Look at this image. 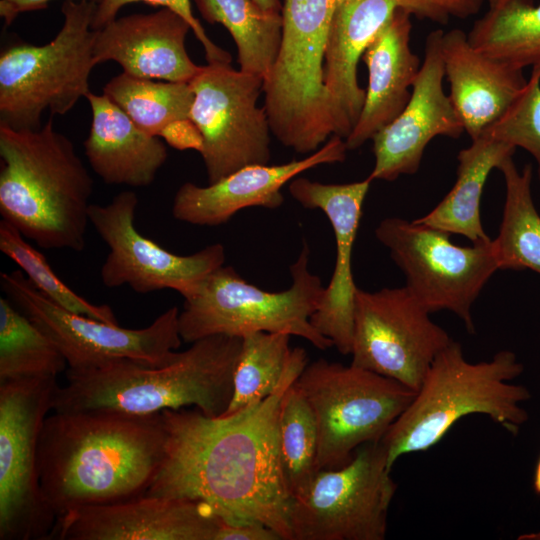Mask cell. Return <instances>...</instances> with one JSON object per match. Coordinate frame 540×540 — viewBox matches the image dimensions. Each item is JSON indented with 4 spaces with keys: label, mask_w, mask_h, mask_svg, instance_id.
I'll return each instance as SVG.
<instances>
[{
    "label": "cell",
    "mask_w": 540,
    "mask_h": 540,
    "mask_svg": "<svg viewBox=\"0 0 540 540\" xmlns=\"http://www.w3.org/2000/svg\"><path fill=\"white\" fill-rule=\"evenodd\" d=\"M307 364L305 353L273 394L228 416L163 410L164 458L145 494L202 501L225 521L260 522L281 540H292L279 411L283 394Z\"/></svg>",
    "instance_id": "1"
},
{
    "label": "cell",
    "mask_w": 540,
    "mask_h": 540,
    "mask_svg": "<svg viewBox=\"0 0 540 540\" xmlns=\"http://www.w3.org/2000/svg\"><path fill=\"white\" fill-rule=\"evenodd\" d=\"M166 438L161 412H54L38 443L44 500L57 519L145 495L163 461Z\"/></svg>",
    "instance_id": "2"
},
{
    "label": "cell",
    "mask_w": 540,
    "mask_h": 540,
    "mask_svg": "<svg viewBox=\"0 0 540 540\" xmlns=\"http://www.w3.org/2000/svg\"><path fill=\"white\" fill-rule=\"evenodd\" d=\"M241 347L242 337L212 335L161 365L123 359L90 370L67 369V383L56 388L52 410L151 415L192 406L219 417L233 395Z\"/></svg>",
    "instance_id": "3"
},
{
    "label": "cell",
    "mask_w": 540,
    "mask_h": 540,
    "mask_svg": "<svg viewBox=\"0 0 540 540\" xmlns=\"http://www.w3.org/2000/svg\"><path fill=\"white\" fill-rule=\"evenodd\" d=\"M0 214L44 249L86 246L93 180L52 118L36 130L0 124Z\"/></svg>",
    "instance_id": "4"
},
{
    "label": "cell",
    "mask_w": 540,
    "mask_h": 540,
    "mask_svg": "<svg viewBox=\"0 0 540 540\" xmlns=\"http://www.w3.org/2000/svg\"><path fill=\"white\" fill-rule=\"evenodd\" d=\"M523 370L509 350L499 351L488 361L471 363L461 345L452 340L434 359L412 401L381 440L389 467L404 454L432 448L458 420L471 414L486 415L516 435L529 417L521 404L531 398L530 391L511 383Z\"/></svg>",
    "instance_id": "5"
},
{
    "label": "cell",
    "mask_w": 540,
    "mask_h": 540,
    "mask_svg": "<svg viewBox=\"0 0 540 540\" xmlns=\"http://www.w3.org/2000/svg\"><path fill=\"white\" fill-rule=\"evenodd\" d=\"M338 0H285L277 56L263 79L271 133L284 146L311 154L352 126L324 83L326 43Z\"/></svg>",
    "instance_id": "6"
},
{
    "label": "cell",
    "mask_w": 540,
    "mask_h": 540,
    "mask_svg": "<svg viewBox=\"0 0 540 540\" xmlns=\"http://www.w3.org/2000/svg\"><path fill=\"white\" fill-rule=\"evenodd\" d=\"M309 258L310 249L304 242L290 266V286L277 292L249 283L231 266L219 267L194 295L184 299L178 316L182 340L193 343L212 335L244 337L273 332L301 337L320 350L333 347L311 323L325 287L310 271Z\"/></svg>",
    "instance_id": "7"
},
{
    "label": "cell",
    "mask_w": 540,
    "mask_h": 540,
    "mask_svg": "<svg viewBox=\"0 0 540 540\" xmlns=\"http://www.w3.org/2000/svg\"><path fill=\"white\" fill-rule=\"evenodd\" d=\"M97 3L65 0L63 25L44 45L15 43L0 55V124L15 130L41 128L48 110L64 115L90 92L93 55L92 21Z\"/></svg>",
    "instance_id": "8"
},
{
    "label": "cell",
    "mask_w": 540,
    "mask_h": 540,
    "mask_svg": "<svg viewBox=\"0 0 540 540\" xmlns=\"http://www.w3.org/2000/svg\"><path fill=\"white\" fill-rule=\"evenodd\" d=\"M294 384L316 420L318 471L338 469L363 444L381 441L415 395L393 379L323 358L308 363Z\"/></svg>",
    "instance_id": "9"
},
{
    "label": "cell",
    "mask_w": 540,
    "mask_h": 540,
    "mask_svg": "<svg viewBox=\"0 0 540 540\" xmlns=\"http://www.w3.org/2000/svg\"><path fill=\"white\" fill-rule=\"evenodd\" d=\"M381 441L360 446L346 465L319 470L292 497V540H384L397 485Z\"/></svg>",
    "instance_id": "10"
},
{
    "label": "cell",
    "mask_w": 540,
    "mask_h": 540,
    "mask_svg": "<svg viewBox=\"0 0 540 540\" xmlns=\"http://www.w3.org/2000/svg\"><path fill=\"white\" fill-rule=\"evenodd\" d=\"M0 285L6 297L55 343L70 370H90L123 359L165 364L183 341L176 306L145 328L129 329L56 305L22 270L1 272Z\"/></svg>",
    "instance_id": "11"
},
{
    "label": "cell",
    "mask_w": 540,
    "mask_h": 540,
    "mask_svg": "<svg viewBox=\"0 0 540 540\" xmlns=\"http://www.w3.org/2000/svg\"><path fill=\"white\" fill-rule=\"evenodd\" d=\"M57 387L55 376L0 383V540L48 539L55 524L37 455Z\"/></svg>",
    "instance_id": "12"
},
{
    "label": "cell",
    "mask_w": 540,
    "mask_h": 540,
    "mask_svg": "<svg viewBox=\"0 0 540 540\" xmlns=\"http://www.w3.org/2000/svg\"><path fill=\"white\" fill-rule=\"evenodd\" d=\"M450 235L397 217L383 219L375 229L419 303L430 314L451 311L474 333L472 305L499 270L493 239L462 247L453 244Z\"/></svg>",
    "instance_id": "13"
},
{
    "label": "cell",
    "mask_w": 540,
    "mask_h": 540,
    "mask_svg": "<svg viewBox=\"0 0 540 540\" xmlns=\"http://www.w3.org/2000/svg\"><path fill=\"white\" fill-rule=\"evenodd\" d=\"M189 83V118L202 137L199 153L209 184L243 167L268 164L272 133L264 106H257L263 78L213 62L200 66Z\"/></svg>",
    "instance_id": "14"
},
{
    "label": "cell",
    "mask_w": 540,
    "mask_h": 540,
    "mask_svg": "<svg viewBox=\"0 0 540 540\" xmlns=\"http://www.w3.org/2000/svg\"><path fill=\"white\" fill-rule=\"evenodd\" d=\"M406 287L357 289L352 365L417 391L437 355L452 339Z\"/></svg>",
    "instance_id": "15"
},
{
    "label": "cell",
    "mask_w": 540,
    "mask_h": 540,
    "mask_svg": "<svg viewBox=\"0 0 540 540\" xmlns=\"http://www.w3.org/2000/svg\"><path fill=\"white\" fill-rule=\"evenodd\" d=\"M137 205L133 191H122L104 205H90L89 221L109 247L100 269L102 283L107 288L127 285L139 294L171 289L184 299L191 297L224 265V246L214 243L190 255L170 252L136 229Z\"/></svg>",
    "instance_id": "16"
},
{
    "label": "cell",
    "mask_w": 540,
    "mask_h": 540,
    "mask_svg": "<svg viewBox=\"0 0 540 540\" xmlns=\"http://www.w3.org/2000/svg\"><path fill=\"white\" fill-rule=\"evenodd\" d=\"M443 33L439 29L428 35L424 60L408 103L393 121L372 137L375 163L368 176L372 181H394L401 175L415 174L427 144L434 137L458 138L465 131L457 110L443 90Z\"/></svg>",
    "instance_id": "17"
},
{
    "label": "cell",
    "mask_w": 540,
    "mask_h": 540,
    "mask_svg": "<svg viewBox=\"0 0 540 540\" xmlns=\"http://www.w3.org/2000/svg\"><path fill=\"white\" fill-rule=\"evenodd\" d=\"M220 518L205 502L142 495L56 519L48 539L215 540Z\"/></svg>",
    "instance_id": "18"
},
{
    "label": "cell",
    "mask_w": 540,
    "mask_h": 540,
    "mask_svg": "<svg viewBox=\"0 0 540 540\" xmlns=\"http://www.w3.org/2000/svg\"><path fill=\"white\" fill-rule=\"evenodd\" d=\"M371 182L367 177L352 183L325 184L295 177L288 187L290 195L303 207L321 210L333 229L335 266L311 323L343 355L351 354L352 348L354 303L358 289L352 273V254Z\"/></svg>",
    "instance_id": "19"
},
{
    "label": "cell",
    "mask_w": 540,
    "mask_h": 540,
    "mask_svg": "<svg viewBox=\"0 0 540 540\" xmlns=\"http://www.w3.org/2000/svg\"><path fill=\"white\" fill-rule=\"evenodd\" d=\"M347 150L345 139L334 135L300 160L249 165L207 186L186 182L175 193L172 215L192 225L218 226L245 208L276 209L284 202L281 190L285 184L311 168L344 161Z\"/></svg>",
    "instance_id": "20"
},
{
    "label": "cell",
    "mask_w": 540,
    "mask_h": 540,
    "mask_svg": "<svg viewBox=\"0 0 540 540\" xmlns=\"http://www.w3.org/2000/svg\"><path fill=\"white\" fill-rule=\"evenodd\" d=\"M399 9L439 24L450 17L436 0H341L335 9L326 43L324 83L352 129L366 95L357 79L358 62Z\"/></svg>",
    "instance_id": "21"
},
{
    "label": "cell",
    "mask_w": 540,
    "mask_h": 540,
    "mask_svg": "<svg viewBox=\"0 0 540 540\" xmlns=\"http://www.w3.org/2000/svg\"><path fill=\"white\" fill-rule=\"evenodd\" d=\"M190 30L182 16L164 7L115 18L95 30L94 59L96 64L117 62L123 72L137 77L190 82L200 68L185 48Z\"/></svg>",
    "instance_id": "22"
},
{
    "label": "cell",
    "mask_w": 540,
    "mask_h": 540,
    "mask_svg": "<svg viewBox=\"0 0 540 540\" xmlns=\"http://www.w3.org/2000/svg\"><path fill=\"white\" fill-rule=\"evenodd\" d=\"M441 53L450 99L471 140L509 107L527 83L523 69L478 51L460 29L443 33Z\"/></svg>",
    "instance_id": "23"
},
{
    "label": "cell",
    "mask_w": 540,
    "mask_h": 540,
    "mask_svg": "<svg viewBox=\"0 0 540 540\" xmlns=\"http://www.w3.org/2000/svg\"><path fill=\"white\" fill-rule=\"evenodd\" d=\"M412 13L397 10L363 53L369 81L360 116L345 138L348 150L360 148L393 121L408 103L420 70L410 48Z\"/></svg>",
    "instance_id": "24"
},
{
    "label": "cell",
    "mask_w": 540,
    "mask_h": 540,
    "mask_svg": "<svg viewBox=\"0 0 540 540\" xmlns=\"http://www.w3.org/2000/svg\"><path fill=\"white\" fill-rule=\"evenodd\" d=\"M85 98L92 121L83 146L93 171L110 185L146 187L152 184L168 157L160 137L141 130L105 94L90 91Z\"/></svg>",
    "instance_id": "25"
},
{
    "label": "cell",
    "mask_w": 540,
    "mask_h": 540,
    "mask_svg": "<svg viewBox=\"0 0 540 540\" xmlns=\"http://www.w3.org/2000/svg\"><path fill=\"white\" fill-rule=\"evenodd\" d=\"M515 150L484 133L472 140L458 154L457 178L452 189L432 211L415 221L449 234L463 235L473 244L490 242L492 239L481 221L482 192L490 172L513 156Z\"/></svg>",
    "instance_id": "26"
},
{
    "label": "cell",
    "mask_w": 540,
    "mask_h": 540,
    "mask_svg": "<svg viewBox=\"0 0 540 540\" xmlns=\"http://www.w3.org/2000/svg\"><path fill=\"white\" fill-rule=\"evenodd\" d=\"M497 169L506 185L502 221L493 239L498 268L540 274V215L531 194L532 166L527 164L519 172L509 156Z\"/></svg>",
    "instance_id": "27"
},
{
    "label": "cell",
    "mask_w": 540,
    "mask_h": 540,
    "mask_svg": "<svg viewBox=\"0 0 540 540\" xmlns=\"http://www.w3.org/2000/svg\"><path fill=\"white\" fill-rule=\"evenodd\" d=\"M201 16L223 25L232 36L240 70L262 77L270 70L282 36V13L262 9L254 0H195Z\"/></svg>",
    "instance_id": "28"
},
{
    "label": "cell",
    "mask_w": 540,
    "mask_h": 540,
    "mask_svg": "<svg viewBox=\"0 0 540 540\" xmlns=\"http://www.w3.org/2000/svg\"><path fill=\"white\" fill-rule=\"evenodd\" d=\"M489 7L467 34L471 46L522 69L540 62V3L498 0Z\"/></svg>",
    "instance_id": "29"
},
{
    "label": "cell",
    "mask_w": 540,
    "mask_h": 540,
    "mask_svg": "<svg viewBox=\"0 0 540 540\" xmlns=\"http://www.w3.org/2000/svg\"><path fill=\"white\" fill-rule=\"evenodd\" d=\"M291 335L255 332L242 337V347L233 376V395L228 416L273 394L305 349L290 348ZM219 416V417H221Z\"/></svg>",
    "instance_id": "30"
},
{
    "label": "cell",
    "mask_w": 540,
    "mask_h": 540,
    "mask_svg": "<svg viewBox=\"0 0 540 540\" xmlns=\"http://www.w3.org/2000/svg\"><path fill=\"white\" fill-rule=\"evenodd\" d=\"M103 94L141 130L156 137L170 124L188 119L194 101L189 82L156 81L125 72L107 82Z\"/></svg>",
    "instance_id": "31"
},
{
    "label": "cell",
    "mask_w": 540,
    "mask_h": 540,
    "mask_svg": "<svg viewBox=\"0 0 540 540\" xmlns=\"http://www.w3.org/2000/svg\"><path fill=\"white\" fill-rule=\"evenodd\" d=\"M66 367L55 343L7 297H0V383L57 377Z\"/></svg>",
    "instance_id": "32"
},
{
    "label": "cell",
    "mask_w": 540,
    "mask_h": 540,
    "mask_svg": "<svg viewBox=\"0 0 540 540\" xmlns=\"http://www.w3.org/2000/svg\"><path fill=\"white\" fill-rule=\"evenodd\" d=\"M280 456L291 496L303 491L318 472V430L313 411L294 383L279 411Z\"/></svg>",
    "instance_id": "33"
},
{
    "label": "cell",
    "mask_w": 540,
    "mask_h": 540,
    "mask_svg": "<svg viewBox=\"0 0 540 540\" xmlns=\"http://www.w3.org/2000/svg\"><path fill=\"white\" fill-rule=\"evenodd\" d=\"M0 250L16 263L31 284L56 305L106 323L118 324L109 305L91 303L56 275L45 256L5 220L0 221Z\"/></svg>",
    "instance_id": "34"
},
{
    "label": "cell",
    "mask_w": 540,
    "mask_h": 540,
    "mask_svg": "<svg viewBox=\"0 0 540 540\" xmlns=\"http://www.w3.org/2000/svg\"><path fill=\"white\" fill-rule=\"evenodd\" d=\"M483 133L528 151L537 163L540 182V62L532 66L526 85L506 111Z\"/></svg>",
    "instance_id": "35"
},
{
    "label": "cell",
    "mask_w": 540,
    "mask_h": 540,
    "mask_svg": "<svg viewBox=\"0 0 540 540\" xmlns=\"http://www.w3.org/2000/svg\"><path fill=\"white\" fill-rule=\"evenodd\" d=\"M144 2L154 6L169 8L182 16L190 25L195 37L204 48L208 63L224 62L231 63L232 56L221 47L217 46L207 35L205 29L194 16L190 0H101L92 21L94 30L100 29L116 18L119 10L131 3Z\"/></svg>",
    "instance_id": "36"
},
{
    "label": "cell",
    "mask_w": 540,
    "mask_h": 540,
    "mask_svg": "<svg viewBox=\"0 0 540 540\" xmlns=\"http://www.w3.org/2000/svg\"><path fill=\"white\" fill-rule=\"evenodd\" d=\"M215 540H281V538L274 530L260 522H228L220 518Z\"/></svg>",
    "instance_id": "37"
},
{
    "label": "cell",
    "mask_w": 540,
    "mask_h": 540,
    "mask_svg": "<svg viewBox=\"0 0 540 540\" xmlns=\"http://www.w3.org/2000/svg\"><path fill=\"white\" fill-rule=\"evenodd\" d=\"M160 138L178 150L193 149L200 152L202 148V137L190 118L170 124L162 132Z\"/></svg>",
    "instance_id": "38"
},
{
    "label": "cell",
    "mask_w": 540,
    "mask_h": 540,
    "mask_svg": "<svg viewBox=\"0 0 540 540\" xmlns=\"http://www.w3.org/2000/svg\"><path fill=\"white\" fill-rule=\"evenodd\" d=\"M51 0H0V16L5 26L11 25L22 13L45 9ZM99 3L101 0H91Z\"/></svg>",
    "instance_id": "39"
},
{
    "label": "cell",
    "mask_w": 540,
    "mask_h": 540,
    "mask_svg": "<svg viewBox=\"0 0 540 540\" xmlns=\"http://www.w3.org/2000/svg\"><path fill=\"white\" fill-rule=\"evenodd\" d=\"M341 0H338V3ZM450 16L465 19L476 14L483 0H436Z\"/></svg>",
    "instance_id": "40"
},
{
    "label": "cell",
    "mask_w": 540,
    "mask_h": 540,
    "mask_svg": "<svg viewBox=\"0 0 540 540\" xmlns=\"http://www.w3.org/2000/svg\"><path fill=\"white\" fill-rule=\"evenodd\" d=\"M262 9L269 12H280L281 3L280 0H254Z\"/></svg>",
    "instance_id": "41"
},
{
    "label": "cell",
    "mask_w": 540,
    "mask_h": 540,
    "mask_svg": "<svg viewBox=\"0 0 540 540\" xmlns=\"http://www.w3.org/2000/svg\"><path fill=\"white\" fill-rule=\"evenodd\" d=\"M534 490L538 495H540V458L538 460L534 474Z\"/></svg>",
    "instance_id": "42"
},
{
    "label": "cell",
    "mask_w": 540,
    "mask_h": 540,
    "mask_svg": "<svg viewBox=\"0 0 540 540\" xmlns=\"http://www.w3.org/2000/svg\"><path fill=\"white\" fill-rule=\"evenodd\" d=\"M518 539H526V540H540V532L538 533H530V534H525V535H521L518 537Z\"/></svg>",
    "instance_id": "43"
},
{
    "label": "cell",
    "mask_w": 540,
    "mask_h": 540,
    "mask_svg": "<svg viewBox=\"0 0 540 540\" xmlns=\"http://www.w3.org/2000/svg\"><path fill=\"white\" fill-rule=\"evenodd\" d=\"M498 0H488L489 6L494 5Z\"/></svg>",
    "instance_id": "44"
}]
</instances>
